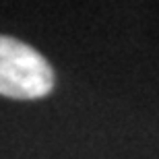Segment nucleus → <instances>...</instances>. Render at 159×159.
Instances as JSON below:
<instances>
[{"instance_id": "1", "label": "nucleus", "mask_w": 159, "mask_h": 159, "mask_svg": "<svg viewBox=\"0 0 159 159\" xmlns=\"http://www.w3.org/2000/svg\"><path fill=\"white\" fill-rule=\"evenodd\" d=\"M54 70L37 50L0 35V95L37 99L52 91Z\"/></svg>"}]
</instances>
